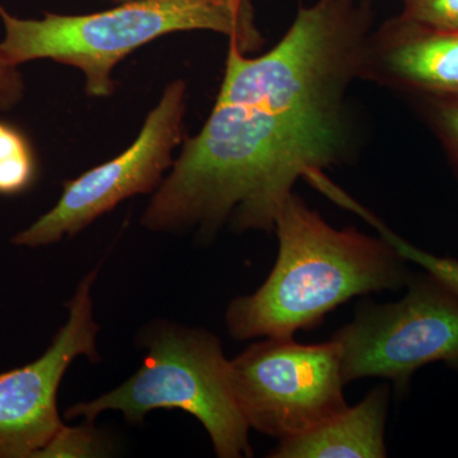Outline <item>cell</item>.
I'll use <instances>...</instances> for the list:
<instances>
[{"label": "cell", "instance_id": "17", "mask_svg": "<svg viewBox=\"0 0 458 458\" xmlns=\"http://www.w3.org/2000/svg\"><path fill=\"white\" fill-rule=\"evenodd\" d=\"M116 2H128V0H116Z\"/></svg>", "mask_w": 458, "mask_h": 458}, {"label": "cell", "instance_id": "7", "mask_svg": "<svg viewBox=\"0 0 458 458\" xmlns=\"http://www.w3.org/2000/svg\"><path fill=\"white\" fill-rule=\"evenodd\" d=\"M186 98L185 81L168 84L134 143L106 164L66 181L57 203L18 232L12 243L29 249L53 245L80 233L126 199L155 192L174 164V150L186 140Z\"/></svg>", "mask_w": 458, "mask_h": 458}, {"label": "cell", "instance_id": "14", "mask_svg": "<svg viewBox=\"0 0 458 458\" xmlns=\"http://www.w3.org/2000/svg\"><path fill=\"white\" fill-rule=\"evenodd\" d=\"M108 454V445L92 424L82 427L63 426L36 458L102 457Z\"/></svg>", "mask_w": 458, "mask_h": 458}, {"label": "cell", "instance_id": "3", "mask_svg": "<svg viewBox=\"0 0 458 458\" xmlns=\"http://www.w3.org/2000/svg\"><path fill=\"white\" fill-rule=\"evenodd\" d=\"M0 20L4 59L17 66L38 59L73 66L86 78L87 95L98 98L114 95L122 60L170 33H222L245 54L265 44L251 0H128L98 13L42 18L16 17L0 5Z\"/></svg>", "mask_w": 458, "mask_h": 458}, {"label": "cell", "instance_id": "12", "mask_svg": "<svg viewBox=\"0 0 458 458\" xmlns=\"http://www.w3.org/2000/svg\"><path fill=\"white\" fill-rule=\"evenodd\" d=\"M335 201L337 204L342 205V207L346 208V209L357 213L364 221L369 222L372 227L377 229L379 236L384 237L387 242H390L405 260L423 267L426 273L438 279L439 282H442L448 289H451L458 297L457 259L441 258V256L429 254V252L411 245L408 241L397 236L390 228L386 227L384 223L379 221L375 214L370 213L366 208L361 207L360 203H357L354 199L349 197V195H346L344 191H340L339 194H337Z\"/></svg>", "mask_w": 458, "mask_h": 458}, {"label": "cell", "instance_id": "6", "mask_svg": "<svg viewBox=\"0 0 458 458\" xmlns=\"http://www.w3.org/2000/svg\"><path fill=\"white\" fill-rule=\"evenodd\" d=\"M231 364L238 406L250 428L283 439L315 429L348 408L339 346L267 337Z\"/></svg>", "mask_w": 458, "mask_h": 458}, {"label": "cell", "instance_id": "8", "mask_svg": "<svg viewBox=\"0 0 458 458\" xmlns=\"http://www.w3.org/2000/svg\"><path fill=\"white\" fill-rule=\"evenodd\" d=\"M93 270L69 301V318L49 348L21 369L0 373V458H36L64 424L57 411V390L75 358L98 360L93 318Z\"/></svg>", "mask_w": 458, "mask_h": 458}, {"label": "cell", "instance_id": "13", "mask_svg": "<svg viewBox=\"0 0 458 458\" xmlns=\"http://www.w3.org/2000/svg\"><path fill=\"white\" fill-rule=\"evenodd\" d=\"M434 137L441 144L458 180V99L438 98H409Z\"/></svg>", "mask_w": 458, "mask_h": 458}, {"label": "cell", "instance_id": "16", "mask_svg": "<svg viewBox=\"0 0 458 458\" xmlns=\"http://www.w3.org/2000/svg\"><path fill=\"white\" fill-rule=\"evenodd\" d=\"M26 86L20 66L12 64L0 54V111L13 110L25 98Z\"/></svg>", "mask_w": 458, "mask_h": 458}, {"label": "cell", "instance_id": "10", "mask_svg": "<svg viewBox=\"0 0 458 458\" xmlns=\"http://www.w3.org/2000/svg\"><path fill=\"white\" fill-rule=\"evenodd\" d=\"M390 388L377 386L358 405L310 432L279 441L273 458H384Z\"/></svg>", "mask_w": 458, "mask_h": 458}, {"label": "cell", "instance_id": "9", "mask_svg": "<svg viewBox=\"0 0 458 458\" xmlns=\"http://www.w3.org/2000/svg\"><path fill=\"white\" fill-rule=\"evenodd\" d=\"M360 80L409 98L458 99V31L390 18L370 32Z\"/></svg>", "mask_w": 458, "mask_h": 458}, {"label": "cell", "instance_id": "2", "mask_svg": "<svg viewBox=\"0 0 458 458\" xmlns=\"http://www.w3.org/2000/svg\"><path fill=\"white\" fill-rule=\"evenodd\" d=\"M274 232L279 254L270 276L225 312L233 339L293 337L352 298L399 291L411 279L409 261L384 237L333 227L295 192Z\"/></svg>", "mask_w": 458, "mask_h": 458}, {"label": "cell", "instance_id": "4", "mask_svg": "<svg viewBox=\"0 0 458 458\" xmlns=\"http://www.w3.org/2000/svg\"><path fill=\"white\" fill-rule=\"evenodd\" d=\"M144 345L143 364L128 381L98 399L75 403L65 418L93 424L111 410L137 424L153 410L180 409L200 421L216 456H251L250 426L238 406L221 340L201 328L167 324L149 331Z\"/></svg>", "mask_w": 458, "mask_h": 458}, {"label": "cell", "instance_id": "1", "mask_svg": "<svg viewBox=\"0 0 458 458\" xmlns=\"http://www.w3.org/2000/svg\"><path fill=\"white\" fill-rule=\"evenodd\" d=\"M373 20L370 0H318L300 5L282 40L262 55L228 40L212 113L183 140L141 225L198 229L204 237L225 225L274 231L298 180L354 156L346 98L360 80Z\"/></svg>", "mask_w": 458, "mask_h": 458}, {"label": "cell", "instance_id": "5", "mask_svg": "<svg viewBox=\"0 0 458 458\" xmlns=\"http://www.w3.org/2000/svg\"><path fill=\"white\" fill-rule=\"evenodd\" d=\"M397 302H364L333 336L345 384L367 377L403 390L427 364L458 369V297L430 274L412 276Z\"/></svg>", "mask_w": 458, "mask_h": 458}, {"label": "cell", "instance_id": "15", "mask_svg": "<svg viewBox=\"0 0 458 458\" xmlns=\"http://www.w3.org/2000/svg\"><path fill=\"white\" fill-rule=\"evenodd\" d=\"M401 16L436 27L458 31V0H401Z\"/></svg>", "mask_w": 458, "mask_h": 458}, {"label": "cell", "instance_id": "11", "mask_svg": "<svg viewBox=\"0 0 458 458\" xmlns=\"http://www.w3.org/2000/svg\"><path fill=\"white\" fill-rule=\"evenodd\" d=\"M38 165L29 137L14 123L0 120V195L16 197L32 188Z\"/></svg>", "mask_w": 458, "mask_h": 458}]
</instances>
